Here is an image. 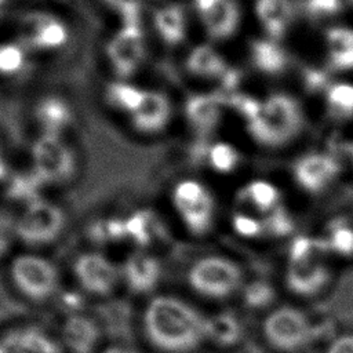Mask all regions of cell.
Masks as SVG:
<instances>
[{"mask_svg": "<svg viewBox=\"0 0 353 353\" xmlns=\"http://www.w3.org/2000/svg\"><path fill=\"white\" fill-rule=\"evenodd\" d=\"M324 48L328 66L332 70H353V28L330 26L324 33Z\"/></svg>", "mask_w": 353, "mask_h": 353, "instance_id": "obj_23", "label": "cell"}, {"mask_svg": "<svg viewBox=\"0 0 353 353\" xmlns=\"http://www.w3.org/2000/svg\"><path fill=\"white\" fill-rule=\"evenodd\" d=\"M108 7L116 11L120 18L128 15H142L148 0H102Z\"/></svg>", "mask_w": 353, "mask_h": 353, "instance_id": "obj_32", "label": "cell"}, {"mask_svg": "<svg viewBox=\"0 0 353 353\" xmlns=\"http://www.w3.org/2000/svg\"><path fill=\"white\" fill-rule=\"evenodd\" d=\"M153 28L164 44L179 46L185 41L189 29L185 8L178 3L159 7L153 14Z\"/></svg>", "mask_w": 353, "mask_h": 353, "instance_id": "obj_21", "label": "cell"}, {"mask_svg": "<svg viewBox=\"0 0 353 353\" xmlns=\"http://www.w3.org/2000/svg\"><path fill=\"white\" fill-rule=\"evenodd\" d=\"M336 170L335 160L323 153H309L298 160L295 165L298 179L307 188L324 186L334 178Z\"/></svg>", "mask_w": 353, "mask_h": 353, "instance_id": "obj_24", "label": "cell"}, {"mask_svg": "<svg viewBox=\"0 0 353 353\" xmlns=\"http://www.w3.org/2000/svg\"><path fill=\"white\" fill-rule=\"evenodd\" d=\"M208 161L216 171H228L237 161L236 149L228 142H215L208 149Z\"/></svg>", "mask_w": 353, "mask_h": 353, "instance_id": "obj_31", "label": "cell"}, {"mask_svg": "<svg viewBox=\"0 0 353 353\" xmlns=\"http://www.w3.org/2000/svg\"><path fill=\"white\" fill-rule=\"evenodd\" d=\"M307 10L320 17H331L345 11L342 0H307Z\"/></svg>", "mask_w": 353, "mask_h": 353, "instance_id": "obj_33", "label": "cell"}, {"mask_svg": "<svg viewBox=\"0 0 353 353\" xmlns=\"http://www.w3.org/2000/svg\"><path fill=\"white\" fill-rule=\"evenodd\" d=\"M185 65L188 72L199 79L219 80L230 87L237 81V76L228 65L225 57L208 43L196 44L186 55Z\"/></svg>", "mask_w": 353, "mask_h": 353, "instance_id": "obj_16", "label": "cell"}, {"mask_svg": "<svg viewBox=\"0 0 353 353\" xmlns=\"http://www.w3.org/2000/svg\"><path fill=\"white\" fill-rule=\"evenodd\" d=\"M240 335V324L233 314L216 313L207 316V342L218 346L230 345Z\"/></svg>", "mask_w": 353, "mask_h": 353, "instance_id": "obj_29", "label": "cell"}, {"mask_svg": "<svg viewBox=\"0 0 353 353\" xmlns=\"http://www.w3.org/2000/svg\"><path fill=\"white\" fill-rule=\"evenodd\" d=\"M193 7L211 40L223 41L237 33L241 10L236 0H193Z\"/></svg>", "mask_w": 353, "mask_h": 353, "instance_id": "obj_12", "label": "cell"}, {"mask_svg": "<svg viewBox=\"0 0 353 353\" xmlns=\"http://www.w3.org/2000/svg\"><path fill=\"white\" fill-rule=\"evenodd\" d=\"M105 52L116 77L131 80L146 58V34L142 15L120 18V25L106 43Z\"/></svg>", "mask_w": 353, "mask_h": 353, "instance_id": "obj_6", "label": "cell"}, {"mask_svg": "<svg viewBox=\"0 0 353 353\" xmlns=\"http://www.w3.org/2000/svg\"><path fill=\"white\" fill-rule=\"evenodd\" d=\"M8 274L12 285L29 301L46 302L59 292L61 277L55 263L36 252H22L12 258Z\"/></svg>", "mask_w": 353, "mask_h": 353, "instance_id": "obj_5", "label": "cell"}, {"mask_svg": "<svg viewBox=\"0 0 353 353\" xmlns=\"http://www.w3.org/2000/svg\"><path fill=\"white\" fill-rule=\"evenodd\" d=\"M15 234H14V229H12V223H8L7 221L0 219V259H3L12 244Z\"/></svg>", "mask_w": 353, "mask_h": 353, "instance_id": "obj_35", "label": "cell"}, {"mask_svg": "<svg viewBox=\"0 0 353 353\" xmlns=\"http://www.w3.org/2000/svg\"><path fill=\"white\" fill-rule=\"evenodd\" d=\"M325 353H353V334L343 332L331 339Z\"/></svg>", "mask_w": 353, "mask_h": 353, "instance_id": "obj_34", "label": "cell"}, {"mask_svg": "<svg viewBox=\"0 0 353 353\" xmlns=\"http://www.w3.org/2000/svg\"><path fill=\"white\" fill-rule=\"evenodd\" d=\"M7 178H8V164H7L4 152H3V149L0 146V182L6 181Z\"/></svg>", "mask_w": 353, "mask_h": 353, "instance_id": "obj_37", "label": "cell"}, {"mask_svg": "<svg viewBox=\"0 0 353 353\" xmlns=\"http://www.w3.org/2000/svg\"><path fill=\"white\" fill-rule=\"evenodd\" d=\"M222 105L223 99L216 94H192L185 101V117L197 134H208L214 131L221 121Z\"/></svg>", "mask_w": 353, "mask_h": 353, "instance_id": "obj_19", "label": "cell"}, {"mask_svg": "<svg viewBox=\"0 0 353 353\" xmlns=\"http://www.w3.org/2000/svg\"><path fill=\"white\" fill-rule=\"evenodd\" d=\"M327 113L339 121L353 119V83L334 81L324 90Z\"/></svg>", "mask_w": 353, "mask_h": 353, "instance_id": "obj_26", "label": "cell"}, {"mask_svg": "<svg viewBox=\"0 0 353 353\" xmlns=\"http://www.w3.org/2000/svg\"><path fill=\"white\" fill-rule=\"evenodd\" d=\"M262 331L274 349L295 352L309 342L312 323L303 310L295 306H279L265 317Z\"/></svg>", "mask_w": 353, "mask_h": 353, "instance_id": "obj_9", "label": "cell"}, {"mask_svg": "<svg viewBox=\"0 0 353 353\" xmlns=\"http://www.w3.org/2000/svg\"><path fill=\"white\" fill-rule=\"evenodd\" d=\"M98 353H139V352L125 345H110V346L102 347Z\"/></svg>", "mask_w": 353, "mask_h": 353, "instance_id": "obj_36", "label": "cell"}, {"mask_svg": "<svg viewBox=\"0 0 353 353\" xmlns=\"http://www.w3.org/2000/svg\"><path fill=\"white\" fill-rule=\"evenodd\" d=\"M73 276L79 288L92 296H108L121 284L120 263L97 250L84 251L76 256Z\"/></svg>", "mask_w": 353, "mask_h": 353, "instance_id": "obj_10", "label": "cell"}, {"mask_svg": "<svg viewBox=\"0 0 353 353\" xmlns=\"http://www.w3.org/2000/svg\"><path fill=\"white\" fill-rule=\"evenodd\" d=\"M8 179V190L12 199H17L23 204L40 197L39 189L44 183L37 178V175L30 170L29 172H21Z\"/></svg>", "mask_w": 353, "mask_h": 353, "instance_id": "obj_30", "label": "cell"}, {"mask_svg": "<svg viewBox=\"0 0 353 353\" xmlns=\"http://www.w3.org/2000/svg\"><path fill=\"white\" fill-rule=\"evenodd\" d=\"M34 117L43 134L62 135L72 124L73 110L65 98L46 95L37 102Z\"/></svg>", "mask_w": 353, "mask_h": 353, "instance_id": "obj_22", "label": "cell"}, {"mask_svg": "<svg viewBox=\"0 0 353 353\" xmlns=\"http://www.w3.org/2000/svg\"><path fill=\"white\" fill-rule=\"evenodd\" d=\"M4 1H6V0H0V8H1V6L4 4Z\"/></svg>", "mask_w": 353, "mask_h": 353, "instance_id": "obj_40", "label": "cell"}, {"mask_svg": "<svg viewBox=\"0 0 353 353\" xmlns=\"http://www.w3.org/2000/svg\"><path fill=\"white\" fill-rule=\"evenodd\" d=\"M124 237L130 240L137 248L145 250L150 244L157 233V221L149 211H134L128 216L123 218Z\"/></svg>", "mask_w": 353, "mask_h": 353, "instance_id": "obj_27", "label": "cell"}, {"mask_svg": "<svg viewBox=\"0 0 353 353\" xmlns=\"http://www.w3.org/2000/svg\"><path fill=\"white\" fill-rule=\"evenodd\" d=\"M146 88H142L127 79H116L105 88V99L108 105L127 116L132 114L141 105Z\"/></svg>", "mask_w": 353, "mask_h": 353, "instance_id": "obj_25", "label": "cell"}, {"mask_svg": "<svg viewBox=\"0 0 353 353\" xmlns=\"http://www.w3.org/2000/svg\"><path fill=\"white\" fill-rule=\"evenodd\" d=\"M170 203L181 225L194 236L211 230L216 216V201L211 189L196 178L176 181L170 192Z\"/></svg>", "mask_w": 353, "mask_h": 353, "instance_id": "obj_4", "label": "cell"}, {"mask_svg": "<svg viewBox=\"0 0 353 353\" xmlns=\"http://www.w3.org/2000/svg\"><path fill=\"white\" fill-rule=\"evenodd\" d=\"M142 328L150 345L163 353H192L207 342V314L171 294H159L148 301Z\"/></svg>", "mask_w": 353, "mask_h": 353, "instance_id": "obj_1", "label": "cell"}, {"mask_svg": "<svg viewBox=\"0 0 353 353\" xmlns=\"http://www.w3.org/2000/svg\"><path fill=\"white\" fill-rule=\"evenodd\" d=\"M248 51L254 69L265 76H279L288 68V52L279 40L266 36L255 39L250 43Z\"/></svg>", "mask_w": 353, "mask_h": 353, "instance_id": "obj_20", "label": "cell"}, {"mask_svg": "<svg viewBox=\"0 0 353 353\" xmlns=\"http://www.w3.org/2000/svg\"><path fill=\"white\" fill-rule=\"evenodd\" d=\"M77 163L72 148L62 135L43 134L32 145V171L46 185H61L70 181Z\"/></svg>", "mask_w": 353, "mask_h": 353, "instance_id": "obj_8", "label": "cell"}, {"mask_svg": "<svg viewBox=\"0 0 353 353\" xmlns=\"http://www.w3.org/2000/svg\"><path fill=\"white\" fill-rule=\"evenodd\" d=\"M65 226L66 215L61 205L41 196L23 204L12 222L15 237L29 245H47L55 241Z\"/></svg>", "mask_w": 353, "mask_h": 353, "instance_id": "obj_7", "label": "cell"}, {"mask_svg": "<svg viewBox=\"0 0 353 353\" xmlns=\"http://www.w3.org/2000/svg\"><path fill=\"white\" fill-rule=\"evenodd\" d=\"M30 50L19 40L0 41V76L17 77L29 66Z\"/></svg>", "mask_w": 353, "mask_h": 353, "instance_id": "obj_28", "label": "cell"}, {"mask_svg": "<svg viewBox=\"0 0 353 353\" xmlns=\"http://www.w3.org/2000/svg\"><path fill=\"white\" fill-rule=\"evenodd\" d=\"M349 156H350V161H352V164H353V142H352L350 146H349Z\"/></svg>", "mask_w": 353, "mask_h": 353, "instance_id": "obj_39", "label": "cell"}, {"mask_svg": "<svg viewBox=\"0 0 353 353\" xmlns=\"http://www.w3.org/2000/svg\"><path fill=\"white\" fill-rule=\"evenodd\" d=\"M230 101L244 120L248 135L263 148L285 146L305 127L302 105L288 92H270L263 98L236 95Z\"/></svg>", "mask_w": 353, "mask_h": 353, "instance_id": "obj_2", "label": "cell"}, {"mask_svg": "<svg viewBox=\"0 0 353 353\" xmlns=\"http://www.w3.org/2000/svg\"><path fill=\"white\" fill-rule=\"evenodd\" d=\"M121 284L134 294H149L159 285L163 276L160 259L148 250L135 248L120 263Z\"/></svg>", "mask_w": 353, "mask_h": 353, "instance_id": "obj_13", "label": "cell"}, {"mask_svg": "<svg viewBox=\"0 0 353 353\" xmlns=\"http://www.w3.org/2000/svg\"><path fill=\"white\" fill-rule=\"evenodd\" d=\"M342 1H343V6H345V10L353 8V0H342Z\"/></svg>", "mask_w": 353, "mask_h": 353, "instance_id": "obj_38", "label": "cell"}, {"mask_svg": "<svg viewBox=\"0 0 353 353\" xmlns=\"http://www.w3.org/2000/svg\"><path fill=\"white\" fill-rule=\"evenodd\" d=\"M189 287L203 298L221 301L233 296L244 283L241 266L219 254L201 255L192 262L186 273Z\"/></svg>", "mask_w": 353, "mask_h": 353, "instance_id": "obj_3", "label": "cell"}, {"mask_svg": "<svg viewBox=\"0 0 353 353\" xmlns=\"http://www.w3.org/2000/svg\"><path fill=\"white\" fill-rule=\"evenodd\" d=\"M255 18L266 37L281 40L295 19L294 0H255Z\"/></svg>", "mask_w": 353, "mask_h": 353, "instance_id": "obj_18", "label": "cell"}, {"mask_svg": "<svg viewBox=\"0 0 353 353\" xmlns=\"http://www.w3.org/2000/svg\"><path fill=\"white\" fill-rule=\"evenodd\" d=\"M61 345L69 353H98L101 331L98 323L83 314H66L61 324L59 336Z\"/></svg>", "mask_w": 353, "mask_h": 353, "instance_id": "obj_17", "label": "cell"}, {"mask_svg": "<svg viewBox=\"0 0 353 353\" xmlns=\"http://www.w3.org/2000/svg\"><path fill=\"white\" fill-rule=\"evenodd\" d=\"M135 131L154 135L165 130L172 117V105L167 94L159 90H146L138 109L128 116Z\"/></svg>", "mask_w": 353, "mask_h": 353, "instance_id": "obj_15", "label": "cell"}, {"mask_svg": "<svg viewBox=\"0 0 353 353\" xmlns=\"http://www.w3.org/2000/svg\"><path fill=\"white\" fill-rule=\"evenodd\" d=\"M0 353H66L59 339L37 325H19L0 335Z\"/></svg>", "mask_w": 353, "mask_h": 353, "instance_id": "obj_14", "label": "cell"}, {"mask_svg": "<svg viewBox=\"0 0 353 353\" xmlns=\"http://www.w3.org/2000/svg\"><path fill=\"white\" fill-rule=\"evenodd\" d=\"M18 39L30 51L52 52L69 43L70 29L63 19L51 12H32L22 19Z\"/></svg>", "mask_w": 353, "mask_h": 353, "instance_id": "obj_11", "label": "cell"}]
</instances>
